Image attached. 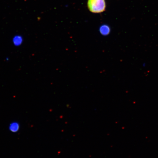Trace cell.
Returning a JSON list of instances; mask_svg holds the SVG:
<instances>
[{"mask_svg": "<svg viewBox=\"0 0 158 158\" xmlns=\"http://www.w3.org/2000/svg\"><path fill=\"white\" fill-rule=\"evenodd\" d=\"M88 6L92 12L100 13L105 10L106 4L105 0H88Z\"/></svg>", "mask_w": 158, "mask_h": 158, "instance_id": "obj_1", "label": "cell"}, {"mask_svg": "<svg viewBox=\"0 0 158 158\" xmlns=\"http://www.w3.org/2000/svg\"><path fill=\"white\" fill-rule=\"evenodd\" d=\"M20 128V125L19 123L16 122H12L10 124L9 130L12 133H17L19 131Z\"/></svg>", "mask_w": 158, "mask_h": 158, "instance_id": "obj_2", "label": "cell"}, {"mask_svg": "<svg viewBox=\"0 0 158 158\" xmlns=\"http://www.w3.org/2000/svg\"><path fill=\"white\" fill-rule=\"evenodd\" d=\"M100 32L102 35L106 36L110 34V27L106 25H102L100 27Z\"/></svg>", "mask_w": 158, "mask_h": 158, "instance_id": "obj_3", "label": "cell"}, {"mask_svg": "<svg viewBox=\"0 0 158 158\" xmlns=\"http://www.w3.org/2000/svg\"><path fill=\"white\" fill-rule=\"evenodd\" d=\"M23 39L20 35H16L14 37L13 39V44L16 46H19L23 43Z\"/></svg>", "mask_w": 158, "mask_h": 158, "instance_id": "obj_4", "label": "cell"}]
</instances>
